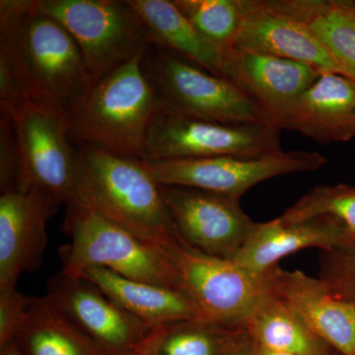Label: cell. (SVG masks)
I'll use <instances>...</instances> for the list:
<instances>
[{"mask_svg":"<svg viewBox=\"0 0 355 355\" xmlns=\"http://www.w3.org/2000/svg\"><path fill=\"white\" fill-rule=\"evenodd\" d=\"M67 205L91 210L156 248L176 234L160 184L141 161L78 148Z\"/></svg>","mask_w":355,"mask_h":355,"instance_id":"3","label":"cell"},{"mask_svg":"<svg viewBox=\"0 0 355 355\" xmlns=\"http://www.w3.org/2000/svg\"><path fill=\"white\" fill-rule=\"evenodd\" d=\"M30 303L31 297L16 288L0 291V347L14 342Z\"/></svg>","mask_w":355,"mask_h":355,"instance_id":"30","label":"cell"},{"mask_svg":"<svg viewBox=\"0 0 355 355\" xmlns=\"http://www.w3.org/2000/svg\"><path fill=\"white\" fill-rule=\"evenodd\" d=\"M318 216L340 222L355 243V187L345 184L315 187L279 217L298 221Z\"/></svg>","mask_w":355,"mask_h":355,"instance_id":"26","label":"cell"},{"mask_svg":"<svg viewBox=\"0 0 355 355\" xmlns=\"http://www.w3.org/2000/svg\"><path fill=\"white\" fill-rule=\"evenodd\" d=\"M33 101L34 100L28 92L24 80L12 60L3 51H0V111L1 114L10 116L28 103Z\"/></svg>","mask_w":355,"mask_h":355,"instance_id":"28","label":"cell"},{"mask_svg":"<svg viewBox=\"0 0 355 355\" xmlns=\"http://www.w3.org/2000/svg\"><path fill=\"white\" fill-rule=\"evenodd\" d=\"M331 355H340V354H338V352H334V354H331Z\"/></svg>","mask_w":355,"mask_h":355,"instance_id":"36","label":"cell"},{"mask_svg":"<svg viewBox=\"0 0 355 355\" xmlns=\"http://www.w3.org/2000/svg\"><path fill=\"white\" fill-rule=\"evenodd\" d=\"M254 352H256V355H297L289 354V352H279V350L266 349V347H261V345H256V343H254Z\"/></svg>","mask_w":355,"mask_h":355,"instance_id":"34","label":"cell"},{"mask_svg":"<svg viewBox=\"0 0 355 355\" xmlns=\"http://www.w3.org/2000/svg\"><path fill=\"white\" fill-rule=\"evenodd\" d=\"M352 6H354V9H355V0H352Z\"/></svg>","mask_w":355,"mask_h":355,"instance_id":"35","label":"cell"},{"mask_svg":"<svg viewBox=\"0 0 355 355\" xmlns=\"http://www.w3.org/2000/svg\"><path fill=\"white\" fill-rule=\"evenodd\" d=\"M241 328L256 345L297 355H331V349L275 293L259 301Z\"/></svg>","mask_w":355,"mask_h":355,"instance_id":"23","label":"cell"},{"mask_svg":"<svg viewBox=\"0 0 355 355\" xmlns=\"http://www.w3.org/2000/svg\"><path fill=\"white\" fill-rule=\"evenodd\" d=\"M10 118L19 153L16 190L65 207L78 164V151L72 147L67 116L33 101Z\"/></svg>","mask_w":355,"mask_h":355,"instance_id":"7","label":"cell"},{"mask_svg":"<svg viewBox=\"0 0 355 355\" xmlns=\"http://www.w3.org/2000/svg\"><path fill=\"white\" fill-rule=\"evenodd\" d=\"M144 55L100 79L67 116L78 148L144 160L149 128L165 107L144 72Z\"/></svg>","mask_w":355,"mask_h":355,"instance_id":"2","label":"cell"},{"mask_svg":"<svg viewBox=\"0 0 355 355\" xmlns=\"http://www.w3.org/2000/svg\"><path fill=\"white\" fill-rule=\"evenodd\" d=\"M354 244L340 222L329 216L286 221L277 217L257 224L233 261L254 272H263L279 266V261L292 253L319 248L323 252L345 249Z\"/></svg>","mask_w":355,"mask_h":355,"instance_id":"18","label":"cell"},{"mask_svg":"<svg viewBox=\"0 0 355 355\" xmlns=\"http://www.w3.org/2000/svg\"><path fill=\"white\" fill-rule=\"evenodd\" d=\"M236 329L202 320L168 324L157 355H223Z\"/></svg>","mask_w":355,"mask_h":355,"instance_id":"25","label":"cell"},{"mask_svg":"<svg viewBox=\"0 0 355 355\" xmlns=\"http://www.w3.org/2000/svg\"><path fill=\"white\" fill-rule=\"evenodd\" d=\"M233 50L286 58L310 65L322 73L345 76L310 30L275 6L273 0H244V18Z\"/></svg>","mask_w":355,"mask_h":355,"instance_id":"15","label":"cell"},{"mask_svg":"<svg viewBox=\"0 0 355 355\" xmlns=\"http://www.w3.org/2000/svg\"><path fill=\"white\" fill-rule=\"evenodd\" d=\"M165 329L166 326L157 327L146 342L128 355H157L159 343H160Z\"/></svg>","mask_w":355,"mask_h":355,"instance_id":"32","label":"cell"},{"mask_svg":"<svg viewBox=\"0 0 355 355\" xmlns=\"http://www.w3.org/2000/svg\"><path fill=\"white\" fill-rule=\"evenodd\" d=\"M173 227L180 239L202 253L233 260L257 227L239 198L160 184Z\"/></svg>","mask_w":355,"mask_h":355,"instance_id":"11","label":"cell"},{"mask_svg":"<svg viewBox=\"0 0 355 355\" xmlns=\"http://www.w3.org/2000/svg\"><path fill=\"white\" fill-rule=\"evenodd\" d=\"M0 51L10 58L35 102L69 116L93 86L76 40L37 8V0L0 1Z\"/></svg>","mask_w":355,"mask_h":355,"instance_id":"1","label":"cell"},{"mask_svg":"<svg viewBox=\"0 0 355 355\" xmlns=\"http://www.w3.org/2000/svg\"><path fill=\"white\" fill-rule=\"evenodd\" d=\"M128 1L146 23L153 46L188 58L210 73L222 76L223 55L200 36L174 1Z\"/></svg>","mask_w":355,"mask_h":355,"instance_id":"22","label":"cell"},{"mask_svg":"<svg viewBox=\"0 0 355 355\" xmlns=\"http://www.w3.org/2000/svg\"><path fill=\"white\" fill-rule=\"evenodd\" d=\"M18 153L15 128L10 116L0 114V193L17 188Z\"/></svg>","mask_w":355,"mask_h":355,"instance_id":"29","label":"cell"},{"mask_svg":"<svg viewBox=\"0 0 355 355\" xmlns=\"http://www.w3.org/2000/svg\"><path fill=\"white\" fill-rule=\"evenodd\" d=\"M300 21L355 81V9L352 0H273Z\"/></svg>","mask_w":355,"mask_h":355,"instance_id":"21","label":"cell"},{"mask_svg":"<svg viewBox=\"0 0 355 355\" xmlns=\"http://www.w3.org/2000/svg\"><path fill=\"white\" fill-rule=\"evenodd\" d=\"M142 65L166 108L229 125H266L258 107L225 77L162 49L150 57L146 53Z\"/></svg>","mask_w":355,"mask_h":355,"instance_id":"9","label":"cell"},{"mask_svg":"<svg viewBox=\"0 0 355 355\" xmlns=\"http://www.w3.org/2000/svg\"><path fill=\"white\" fill-rule=\"evenodd\" d=\"M0 355H25L24 352L18 347L17 343L12 342L6 347H0Z\"/></svg>","mask_w":355,"mask_h":355,"instance_id":"33","label":"cell"},{"mask_svg":"<svg viewBox=\"0 0 355 355\" xmlns=\"http://www.w3.org/2000/svg\"><path fill=\"white\" fill-rule=\"evenodd\" d=\"M321 73L303 62L240 50L224 55L222 65V77L258 107L272 128Z\"/></svg>","mask_w":355,"mask_h":355,"instance_id":"13","label":"cell"},{"mask_svg":"<svg viewBox=\"0 0 355 355\" xmlns=\"http://www.w3.org/2000/svg\"><path fill=\"white\" fill-rule=\"evenodd\" d=\"M320 279L331 291L355 304V243L345 249L323 252Z\"/></svg>","mask_w":355,"mask_h":355,"instance_id":"27","label":"cell"},{"mask_svg":"<svg viewBox=\"0 0 355 355\" xmlns=\"http://www.w3.org/2000/svg\"><path fill=\"white\" fill-rule=\"evenodd\" d=\"M282 151L280 130L270 125H229L178 113L165 106L149 128L144 161L259 157Z\"/></svg>","mask_w":355,"mask_h":355,"instance_id":"8","label":"cell"},{"mask_svg":"<svg viewBox=\"0 0 355 355\" xmlns=\"http://www.w3.org/2000/svg\"><path fill=\"white\" fill-rule=\"evenodd\" d=\"M80 277L93 282L123 309L151 326L200 320L197 306L176 289L127 279L103 268H89Z\"/></svg>","mask_w":355,"mask_h":355,"instance_id":"19","label":"cell"},{"mask_svg":"<svg viewBox=\"0 0 355 355\" xmlns=\"http://www.w3.org/2000/svg\"><path fill=\"white\" fill-rule=\"evenodd\" d=\"M159 184L187 187L241 200L256 184L272 178L311 172L326 164L322 154L282 151L272 155L141 161Z\"/></svg>","mask_w":355,"mask_h":355,"instance_id":"10","label":"cell"},{"mask_svg":"<svg viewBox=\"0 0 355 355\" xmlns=\"http://www.w3.org/2000/svg\"><path fill=\"white\" fill-rule=\"evenodd\" d=\"M14 342L25 355H113L48 295L31 297Z\"/></svg>","mask_w":355,"mask_h":355,"instance_id":"20","label":"cell"},{"mask_svg":"<svg viewBox=\"0 0 355 355\" xmlns=\"http://www.w3.org/2000/svg\"><path fill=\"white\" fill-rule=\"evenodd\" d=\"M272 128L298 132L319 144L354 139L355 81L340 73L323 72Z\"/></svg>","mask_w":355,"mask_h":355,"instance_id":"16","label":"cell"},{"mask_svg":"<svg viewBox=\"0 0 355 355\" xmlns=\"http://www.w3.org/2000/svg\"><path fill=\"white\" fill-rule=\"evenodd\" d=\"M60 207L31 193L11 191L0 196V291L16 288L23 273L43 265L46 224Z\"/></svg>","mask_w":355,"mask_h":355,"instance_id":"14","label":"cell"},{"mask_svg":"<svg viewBox=\"0 0 355 355\" xmlns=\"http://www.w3.org/2000/svg\"><path fill=\"white\" fill-rule=\"evenodd\" d=\"M223 355H256L253 340L242 328L236 329Z\"/></svg>","mask_w":355,"mask_h":355,"instance_id":"31","label":"cell"},{"mask_svg":"<svg viewBox=\"0 0 355 355\" xmlns=\"http://www.w3.org/2000/svg\"><path fill=\"white\" fill-rule=\"evenodd\" d=\"M205 41L222 55L234 49L244 0H173Z\"/></svg>","mask_w":355,"mask_h":355,"instance_id":"24","label":"cell"},{"mask_svg":"<svg viewBox=\"0 0 355 355\" xmlns=\"http://www.w3.org/2000/svg\"><path fill=\"white\" fill-rule=\"evenodd\" d=\"M273 293L295 311L310 330L340 355H355V304L321 279L280 266Z\"/></svg>","mask_w":355,"mask_h":355,"instance_id":"17","label":"cell"},{"mask_svg":"<svg viewBox=\"0 0 355 355\" xmlns=\"http://www.w3.org/2000/svg\"><path fill=\"white\" fill-rule=\"evenodd\" d=\"M65 207L62 231L70 242L60 248V272L80 277L89 268H103L127 279L178 291L174 272L159 248L91 210Z\"/></svg>","mask_w":355,"mask_h":355,"instance_id":"5","label":"cell"},{"mask_svg":"<svg viewBox=\"0 0 355 355\" xmlns=\"http://www.w3.org/2000/svg\"><path fill=\"white\" fill-rule=\"evenodd\" d=\"M159 249L171 266L178 291L197 306L202 321L241 328L259 301L273 293L279 266L252 272L235 261L202 253L177 234Z\"/></svg>","mask_w":355,"mask_h":355,"instance_id":"4","label":"cell"},{"mask_svg":"<svg viewBox=\"0 0 355 355\" xmlns=\"http://www.w3.org/2000/svg\"><path fill=\"white\" fill-rule=\"evenodd\" d=\"M37 8L76 40L93 85L153 46L146 23L128 0H37Z\"/></svg>","mask_w":355,"mask_h":355,"instance_id":"6","label":"cell"},{"mask_svg":"<svg viewBox=\"0 0 355 355\" xmlns=\"http://www.w3.org/2000/svg\"><path fill=\"white\" fill-rule=\"evenodd\" d=\"M46 295L113 355L132 354L157 328L123 309L84 277L60 272L49 282Z\"/></svg>","mask_w":355,"mask_h":355,"instance_id":"12","label":"cell"}]
</instances>
